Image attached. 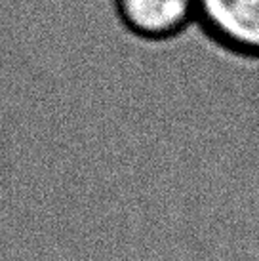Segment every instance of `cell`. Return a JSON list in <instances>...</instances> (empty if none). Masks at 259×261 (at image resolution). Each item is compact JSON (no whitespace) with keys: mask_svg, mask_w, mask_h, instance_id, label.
<instances>
[{"mask_svg":"<svg viewBox=\"0 0 259 261\" xmlns=\"http://www.w3.org/2000/svg\"><path fill=\"white\" fill-rule=\"evenodd\" d=\"M126 35L143 44H170L196 29V0H113Z\"/></svg>","mask_w":259,"mask_h":261,"instance_id":"7a4b0ae2","label":"cell"},{"mask_svg":"<svg viewBox=\"0 0 259 261\" xmlns=\"http://www.w3.org/2000/svg\"><path fill=\"white\" fill-rule=\"evenodd\" d=\"M196 31L230 58L259 61V0H196Z\"/></svg>","mask_w":259,"mask_h":261,"instance_id":"6da1fadb","label":"cell"}]
</instances>
